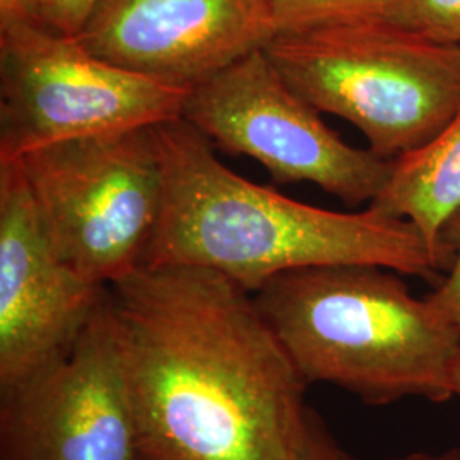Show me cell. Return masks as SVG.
Returning a JSON list of instances; mask_svg holds the SVG:
<instances>
[{
    "instance_id": "obj_1",
    "label": "cell",
    "mask_w": 460,
    "mask_h": 460,
    "mask_svg": "<svg viewBox=\"0 0 460 460\" xmlns=\"http://www.w3.org/2000/svg\"><path fill=\"white\" fill-rule=\"evenodd\" d=\"M108 304L144 460H300L309 384L249 290L140 266Z\"/></svg>"
},
{
    "instance_id": "obj_2",
    "label": "cell",
    "mask_w": 460,
    "mask_h": 460,
    "mask_svg": "<svg viewBox=\"0 0 460 460\" xmlns=\"http://www.w3.org/2000/svg\"><path fill=\"white\" fill-rule=\"evenodd\" d=\"M164 207L144 266L214 270L254 294L281 273L331 264H374L435 279L445 264L404 218L368 207L332 212L235 174L184 119L154 127Z\"/></svg>"
},
{
    "instance_id": "obj_3",
    "label": "cell",
    "mask_w": 460,
    "mask_h": 460,
    "mask_svg": "<svg viewBox=\"0 0 460 460\" xmlns=\"http://www.w3.org/2000/svg\"><path fill=\"white\" fill-rule=\"evenodd\" d=\"M399 275L374 264L313 266L268 279L252 296L309 385H336L368 406L445 402L460 332Z\"/></svg>"
},
{
    "instance_id": "obj_4",
    "label": "cell",
    "mask_w": 460,
    "mask_h": 460,
    "mask_svg": "<svg viewBox=\"0 0 460 460\" xmlns=\"http://www.w3.org/2000/svg\"><path fill=\"white\" fill-rule=\"evenodd\" d=\"M263 49L302 98L355 125L387 161L423 147L460 111V47L397 21L279 31Z\"/></svg>"
},
{
    "instance_id": "obj_5",
    "label": "cell",
    "mask_w": 460,
    "mask_h": 460,
    "mask_svg": "<svg viewBox=\"0 0 460 460\" xmlns=\"http://www.w3.org/2000/svg\"><path fill=\"white\" fill-rule=\"evenodd\" d=\"M17 163L66 263L104 287L144 266L164 207L154 127L57 142Z\"/></svg>"
},
{
    "instance_id": "obj_6",
    "label": "cell",
    "mask_w": 460,
    "mask_h": 460,
    "mask_svg": "<svg viewBox=\"0 0 460 460\" xmlns=\"http://www.w3.org/2000/svg\"><path fill=\"white\" fill-rule=\"evenodd\" d=\"M190 89L113 66L45 24L0 28V163L181 118Z\"/></svg>"
},
{
    "instance_id": "obj_7",
    "label": "cell",
    "mask_w": 460,
    "mask_h": 460,
    "mask_svg": "<svg viewBox=\"0 0 460 460\" xmlns=\"http://www.w3.org/2000/svg\"><path fill=\"white\" fill-rule=\"evenodd\" d=\"M181 119L215 148L258 161L279 184L313 182L346 207L372 203L393 169L374 150L346 144L264 49L191 87Z\"/></svg>"
},
{
    "instance_id": "obj_8",
    "label": "cell",
    "mask_w": 460,
    "mask_h": 460,
    "mask_svg": "<svg viewBox=\"0 0 460 460\" xmlns=\"http://www.w3.org/2000/svg\"><path fill=\"white\" fill-rule=\"evenodd\" d=\"M0 460H144L108 288L74 345L0 391Z\"/></svg>"
},
{
    "instance_id": "obj_9",
    "label": "cell",
    "mask_w": 460,
    "mask_h": 460,
    "mask_svg": "<svg viewBox=\"0 0 460 460\" xmlns=\"http://www.w3.org/2000/svg\"><path fill=\"white\" fill-rule=\"evenodd\" d=\"M106 288L53 246L19 163H0V391L74 345Z\"/></svg>"
},
{
    "instance_id": "obj_10",
    "label": "cell",
    "mask_w": 460,
    "mask_h": 460,
    "mask_svg": "<svg viewBox=\"0 0 460 460\" xmlns=\"http://www.w3.org/2000/svg\"><path fill=\"white\" fill-rule=\"evenodd\" d=\"M277 33L271 0H96L75 38L113 66L191 89Z\"/></svg>"
},
{
    "instance_id": "obj_11",
    "label": "cell",
    "mask_w": 460,
    "mask_h": 460,
    "mask_svg": "<svg viewBox=\"0 0 460 460\" xmlns=\"http://www.w3.org/2000/svg\"><path fill=\"white\" fill-rule=\"evenodd\" d=\"M370 207L411 222L445 268L450 266L444 235L460 212V111L423 147L393 161Z\"/></svg>"
},
{
    "instance_id": "obj_12",
    "label": "cell",
    "mask_w": 460,
    "mask_h": 460,
    "mask_svg": "<svg viewBox=\"0 0 460 460\" xmlns=\"http://www.w3.org/2000/svg\"><path fill=\"white\" fill-rule=\"evenodd\" d=\"M406 4L408 0H271L279 31L345 21H399Z\"/></svg>"
},
{
    "instance_id": "obj_13",
    "label": "cell",
    "mask_w": 460,
    "mask_h": 460,
    "mask_svg": "<svg viewBox=\"0 0 460 460\" xmlns=\"http://www.w3.org/2000/svg\"><path fill=\"white\" fill-rule=\"evenodd\" d=\"M397 22L460 47V0H408Z\"/></svg>"
},
{
    "instance_id": "obj_14",
    "label": "cell",
    "mask_w": 460,
    "mask_h": 460,
    "mask_svg": "<svg viewBox=\"0 0 460 460\" xmlns=\"http://www.w3.org/2000/svg\"><path fill=\"white\" fill-rule=\"evenodd\" d=\"M444 246L452 260L448 273L427 298L460 332V212L445 230Z\"/></svg>"
},
{
    "instance_id": "obj_15",
    "label": "cell",
    "mask_w": 460,
    "mask_h": 460,
    "mask_svg": "<svg viewBox=\"0 0 460 460\" xmlns=\"http://www.w3.org/2000/svg\"><path fill=\"white\" fill-rule=\"evenodd\" d=\"M96 0H45V24L58 33L75 36Z\"/></svg>"
},
{
    "instance_id": "obj_16",
    "label": "cell",
    "mask_w": 460,
    "mask_h": 460,
    "mask_svg": "<svg viewBox=\"0 0 460 460\" xmlns=\"http://www.w3.org/2000/svg\"><path fill=\"white\" fill-rule=\"evenodd\" d=\"M300 460H355V457L346 454L345 450L336 444L328 428L324 427L323 420L311 410L307 418Z\"/></svg>"
},
{
    "instance_id": "obj_17",
    "label": "cell",
    "mask_w": 460,
    "mask_h": 460,
    "mask_svg": "<svg viewBox=\"0 0 460 460\" xmlns=\"http://www.w3.org/2000/svg\"><path fill=\"white\" fill-rule=\"evenodd\" d=\"M24 22L45 24V0H0V28Z\"/></svg>"
},
{
    "instance_id": "obj_18",
    "label": "cell",
    "mask_w": 460,
    "mask_h": 460,
    "mask_svg": "<svg viewBox=\"0 0 460 460\" xmlns=\"http://www.w3.org/2000/svg\"><path fill=\"white\" fill-rule=\"evenodd\" d=\"M385 460H460V448L459 447H456V448H450V450H445V452H438V454L412 452V454L402 456V457H391V459Z\"/></svg>"
},
{
    "instance_id": "obj_19",
    "label": "cell",
    "mask_w": 460,
    "mask_h": 460,
    "mask_svg": "<svg viewBox=\"0 0 460 460\" xmlns=\"http://www.w3.org/2000/svg\"><path fill=\"white\" fill-rule=\"evenodd\" d=\"M452 389H454V395L460 397V353L454 365V372H452Z\"/></svg>"
}]
</instances>
